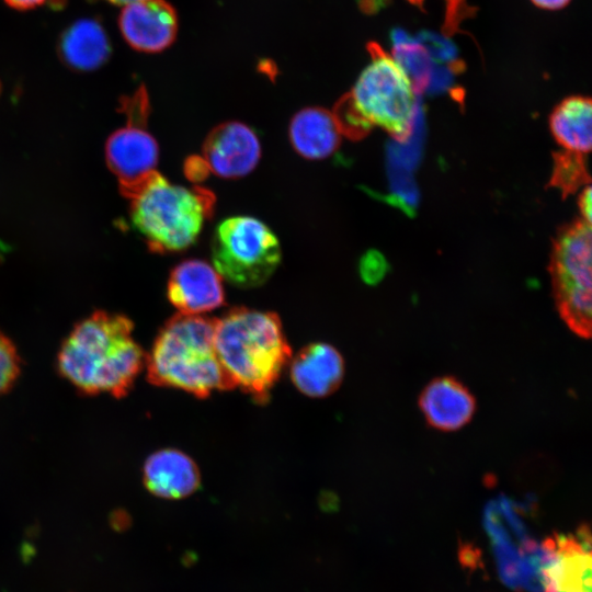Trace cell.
Returning a JSON list of instances; mask_svg holds the SVG:
<instances>
[{
  "instance_id": "cell-1",
  "label": "cell",
  "mask_w": 592,
  "mask_h": 592,
  "mask_svg": "<svg viewBox=\"0 0 592 592\" xmlns=\"http://www.w3.org/2000/svg\"><path fill=\"white\" fill-rule=\"evenodd\" d=\"M146 354L133 338L132 321L98 311L78 323L58 353V368L86 394L125 396L145 366Z\"/></svg>"
},
{
  "instance_id": "cell-2",
  "label": "cell",
  "mask_w": 592,
  "mask_h": 592,
  "mask_svg": "<svg viewBox=\"0 0 592 592\" xmlns=\"http://www.w3.org/2000/svg\"><path fill=\"white\" fill-rule=\"evenodd\" d=\"M214 341L232 388L239 387L258 402L266 401L292 357L278 316L232 308L214 320Z\"/></svg>"
},
{
  "instance_id": "cell-3",
  "label": "cell",
  "mask_w": 592,
  "mask_h": 592,
  "mask_svg": "<svg viewBox=\"0 0 592 592\" xmlns=\"http://www.w3.org/2000/svg\"><path fill=\"white\" fill-rule=\"evenodd\" d=\"M145 366L151 384L198 398L232 388L215 349L214 320L202 315L170 318L146 354Z\"/></svg>"
},
{
  "instance_id": "cell-4",
  "label": "cell",
  "mask_w": 592,
  "mask_h": 592,
  "mask_svg": "<svg viewBox=\"0 0 592 592\" xmlns=\"http://www.w3.org/2000/svg\"><path fill=\"white\" fill-rule=\"evenodd\" d=\"M130 220L151 251L179 252L191 247L214 213L215 195L202 187L171 183L155 172L132 196Z\"/></svg>"
},
{
  "instance_id": "cell-5",
  "label": "cell",
  "mask_w": 592,
  "mask_h": 592,
  "mask_svg": "<svg viewBox=\"0 0 592 592\" xmlns=\"http://www.w3.org/2000/svg\"><path fill=\"white\" fill-rule=\"evenodd\" d=\"M366 48L372 61L348 93L351 103L371 128L378 126L406 140L415 127L420 100L403 70L377 43Z\"/></svg>"
},
{
  "instance_id": "cell-6",
  "label": "cell",
  "mask_w": 592,
  "mask_h": 592,
  "mask_svg": "<svg viewBox=\"0 0 592 592\" xmlns=\"http://www.w3.org/2000/svg\"><path fill=\"white\" fill-rule=\"evenodd\" d=\"M213 266L240 288L264 284L281 262L276 235L260 219L232 216L220 221L212 238Z\"/></svg>"
},
{
  "instance_id": "cell-7",
  "label": "cell",
  "mask_w": 592,
  "mask_h": 592,
  "mask_svg": "<svg viewBox=\"0 0 592 592\" xmlns=\"http://www.w3.org/2000/svg\"><path fill=\"white\" fill-rule=\"evenodd\" d=\"M591 240V224L579 219L567 225L555 238L549 264L559 315L572 332L587 339L592 316Z\"/></svg>"
},
{
  "instance_id": "cell-8",
  "label": "cell",
  "mask_w": 592,
  "mask_h": 592,
  "mask_svg": "<svg viewBox=\"0 0 592 592\" xmlns=\"http://www.w3.org/2000/svg\"><path fill=\"white\" fill-rule=\"evenodd\" d=\"M539 550L544 592H591V534L587 525L576 533L546 537Z\"/></svg>"
},
{
  "instance_id": "cell-9",
  "label": "cell",
  "mask_w": 592,
  "mask_h": 592,
  "mask_svg": "<svg viewBox=\"0 0 592 592\" xmlns=\"http://www.w3.org/2000/svg\"><path fill=\"white\" fill-rule=\"evenodd\" d=\"M147 114H128L125 127L114 132L105 147L109 168L123 194L132 197L155 173L159 147L145 128Z\"/></svg>"
},
{
  "instance_id": "cell-10",
  "label": "cell",
  "mask_w": 592,
  "mask_h": 592,
  "mask_svg": "<svg viewBox=\"0 0 592 592\" xmlns=\"http://www.w3.org/2000/svg\"><path fill=\"white\" fill-rule=\"evenodd\" d=\"M261 144L255 132L240 122H225L213 128L203 145V160L209 172L225 179L249 174L259 163Z\"/></svg>"
},
{
  "instance_id": "cell-11",
  "label": "cell",
  "mask_w": 592,
  "mask_h": 592,
  "mask_svg": "<svg viewBox=\"0 0 592 592\" xmlns=\"http://www.w3.org/2000/svg\"><path fill=\"white\" fill-rule=\"evenodd\" d=\"M118 27L125 42L141 53L168 48L178 33V15L166 0H136L123 5Z\"/></svg>"
},
{
  "instance_id": "cell-12",
  "label": "cell",
  "mask_w": 592,
  "mask_h": 592,
  "mask_svg": "<svg viewBox=\"0 0 592 592\" xmlns=\"http://www.w3.org/2000/svg\"><path fill=\"white\" fill-rule=\"evenodd\" d=\"M219 273L200 259L180 262L171 271L167 296L179 314L202 315L225 303V291Z\"/></svg>"
},
{
  "instance_id": "cell-13",
  "label": "cell",
  "mask_w": 592,
  "mask_h": 592,
  "mask_svg": "<svg viewBox=\"0 0 592 592\" xmlns=\"http://www.w3.org/2000/svg\"><path fill=\"white\" fill-rule=\"evenodd\" d=\"M419 408L430 426L449 432L459 430L473 419L476 399L456 377L441 376L422 389Z\"/></svg>"
},
{
  "instance_id": "cell-14",
  "label": "cell",
  "mask_w": 592,
  "mask_h": 592,
  "mask_svg": "<svg viewBox=\"0 0 592 592\" xmlns=\"http://www.w3.org/2000/svg\"><path fill=\"white\" fill-rule=\"evenodd\" d=\"M289 376L301 394L312 398L329 396L342 383L343 357L331 344L310 343L291 360Z\"/></svg>"
},
{
  "instance_id": "cell-15",
  "label": "cell",
  "mask_w": 592,
  "mask_h": 592,
  "mask_svg": "<svg viewBox=\"0 0 592 592\" xmlns=\"http://www.w3.org/2000/svg\"><path fill=\"white\" fill-rule=\"evenodd\" d=\"M143 476L149 492L168 500L186 498L201 483L196 463L177 448H163L151 454L145 462Z\"/></svg>"
},
{
  "instance_id": "cell-16",
  "label": "cell",
  "mask_w": 592,
  "mask_h": 592,
  "mask_svg": "<svg viewBox=\"0 0 592 592\" xmlns=\"http://www.w3.org/2000/svg\"><path fill=\"white\" fill-rule=\"evenodd\" d=\"M57 50L60 59L70 69L93 71L109 60L112 47L101 22L83 18L75 21L62 32Z\"/></svg>"
},
{
  "instance_id": "cell-17",
  "label": "cell",
  "mask_w": 592,
  "mask_h": 592,
  "mask_svg": "<svg viewBox=\"0 0 592 592\" xmlns=\"http://www.w3.org/2000/svg\"><path fill=\"white\" fill-rule=\"evenodd\" d=\"M341 132L333 114L322 107H305L297 112L288 127L294 150L310 160L333 155L341 143Z\"/></svg>"
},
{
  "instance_id": "cell-18",
  "label": "cell",
  "mask_w": 592,
  "mask_h": 592,
  "mask_svg": "<svg viewBox=\"0 0 592 592\" xmlns=\"http://www.w3.org/2000/svg\"><path fill=\"white\" fill-rule=\"evenodd\" d=\"M590 98L573 95L562 100L549 116L556 141L567 151L587 155L592 143Z\"/></svg>"
},
{
  "instance_id": "cell-19",
  "label": "cell",
  "mask_w": 592,
  "mask_h": 592,
  "mask_svg": "<svg viewBox=\"0 0 592 592\" xmlns=\"http://www.w3.org/2000/svg\"><path fill=\"white\" fill-rule=\"evenodd\" d=\"M392 57L408 77L415 94L426 90L434 62L422 45L411 42L394 46Z\"/></svg>"
},
{
  "instance_id": "cell-20",
  "label": "cell",
  "mask_w": 592,
  "mask_h": 592,
  "mask_svg": "<svg viewBox=\"0 0 592 592\" xmlns=\"http://www.w3.org/2000/svg\"><path fill=\"white\" fill-rule=\"evenodd\" d=\"M554 161L550 185L558 187L563 196L590 184L585 155L565 150L555 153Z\"/></svg>"
},
{
  "instance_id": "cell-21",
  "label": "cell",
  "mask_w": 592,
  "mask_h": 592,
  "mask_svg": "<svg viewBox=\"0 0 592 592\" xmlns=\"http://www.w3.org/2000/svg\"><path fill=\"white\" fill-rule=\"evenodd\" d=\"M414 39L425 48L436 62L448 64L456 60L457 47L446 35L422 30L414 36Z\"/></svg>"
},
{
  "instance_id": "cell-22",
  "label": "cell",
  "mask_w": 592,
  "mask_h": 592,
  "mask_svg": "<svg viewBox=\"0 0 592 592\" xmlns=\"http://www.w3.org/2000/svg\"><path fill=\"white\" fill-rule=\"evenodd\" d=\"M20 373V357L12 342L0 332V395L15 382Z\"/></svg>"
},
{
  "instance_id": "cell-23",
  "label": "cell",
  "mask_w": 592,
  "mask_h": 592,
  "mask_svg": "<svg viewBox=\"0 0 592 592\" xmlns=\"http://www.w3.org/2000/svg\"><path fill=\"white\" fill-rule=\"evenodd\" d=\"M475 9L466 4L465 0H446V12L443 31L446 36L458 31L460 22L470 15Z\"/></svg>"
},
{
  "instance_id": "cell-24",
  "label": "cell",
  "mask_w": 592,
  "mask_h": 592,
  "mask_svg": "<svg viewBox=\"0 0 592 592\" xmlns=\"http://www.w3.org/2000/svg\"><path fill=\"white\" fill-rule=\"evenodd\" d=\"M454 75L455 71L448 64L442 65L435 61L426 87L428 92L434 94L445 91L453 84Z\"/></svg>"
},
{
  "instance_id": "cell-25",
  "label": "cell",
  "mask_w": 592,
  "mask_h": 592,
  "mask_svg": "<svg viewBox=\"0 0 592 592\" xmlns=\"http://www.w3.org/2000/svg\"><path fill=\"white\" fill-rule=\"evenodd\" d=\"M385 271V261L378 253L371 252L363 257L361 273L366 282L374 283L380 278Z\"/></svg>"
},
{
  "instance_id": "cell-26",
  "label": "cell",
  "mask_w": 592,
  "mask_h": 592,
  "mask_svg": "<svg viewBox=\"0 0 592 592\" xmlns=\"http://www.w3.org/2000/svg\"><path fill=\"white\" fill-rule=\"evenodd\" d=\"M184 171L191 181L194 182H201L205 180L209 173L205 161L202 157L194 156L190 157L185 164H184Z\"/></svg>"
},
{
  "instance_id": "cell-27",
  "label": "cell",
  "mask_w": 592,
  "mask_h": 592,
  "mask_svg": "<svg viewBox=\"0 0 592 592\" xmlns=\"http://www.w3.org/2000/svg\"><path fill=\"white\" fill-rule=\"evenodd\" d=\"M591 186L590 184H587L583 191L580 194L579 197V208L582 215V218L584 221L591 224Z\"/></svg>"
},
{
  "instance_id": "cell-28",
  "label": "cell",
  "mask_w": 592,
  "mask_h": 592,
  "mask_svg": "<svg viewBox=\"0 0 592 592\" xmlns=\"http://www.w3.org/2000/svg\"><path fill=\"white\" fill-rule=\"evenodd\" d=\"M11 9L27 11L36 9L47 2V0H3Z\"/></svg>"
},
{
  "instance_id": "cell-29",
  "label": "cell",
  "mask_w": 592,
  "mask_h": 592,
  "mask_svg": "<svg viewBox=\"0 0 592 592\" xmlns=\"http://www.w3.org/2000/svg\"><path fill=\"white\" fill-rule=\"evenodd\" d=\"M390 37L394 46L415 42L414 36L409 35L405 30L400 27L392 29Z\"/></svg>"
},
{
  "instance_id": "cell-30",
  "label": "cell",
  "mask_w": 592,
  "mask_h": 592,
  "mask_svg": "<svg viewBox=\"0 0 592 592\" xmlns=\"http://www.w3.org/2000/svg\"><path fill=\"white\" fill-rule=\"evenodd\" d=\"M536 7L548 10H558L566 7L570 0H531Z\"/></svg>"
},
{
  "instance_id": "cell-31",
  "label": "cell",
  "mask_w": 592,
  "mask_h": 592,
  "mask_svg": "<svg viewBox=\"0 0 592 592\" xmlns=\"http://www.w3.org/2000/svg\"><path fill=\"white\" fill-rule=\"evenodd\" d=\"M109 3L116 4V5H125L129 2L136 1V0H104Z\"/></svg>"
},
{
  "instance_id": "cell-32",
  "label": "cell",
  "mask_w": 592,
  "mask_h": 592,
  "mask_svg": "<svg viewBox=\"0 0 592 592\" xmlns=\"http://www.w3.org/2000/svg\"><path fill=\"white\" fill-rule=\"evenodd\" d=\"M410 3L418 5L420 9H423L424 0H408Z\"/></svg>"
},
{
  "instance_id": "cell-33",
  "label": "cell",
  "mask_w": 592,
  "mask_h": 592,
  "mask_svg": "<svg viewBox=\"0 0 592 592\" xmlns=\"http://www.w3.org/2000/svg\"><path fill=\"white\" fill-rule=\"evenodd\" d=\"M1 88V87H0Z\"/></svg>"
}]
</instances>
